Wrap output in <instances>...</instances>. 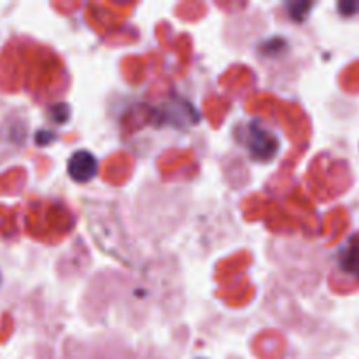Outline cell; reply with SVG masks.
I'll return each instance as SVG.
<instances>
[{
  "label": "cell",
  "instance_id": "cell-1",
  "mask_svg": "<svg viewBox=\"0 0 359 359\" xmlns=\"http://www.w3.org/2000/svg\"><path fill=\"white\" fill-rule=\"evenodd\" d=\"M248 140H249L248 146L249 149H251L252 156L259 158V160L272 158L273 153L277 151L276 137L265 128H256V126H251V128H249Z\"/></svg>",
  "mask_w": 359,
  "mask_h": 359
},
{
  "label": "cell",
  "instance_id": "cell-2",
  "mask_svg": "<svg viewBox=\"0 0 359 359\" xmlns=\"http://www.w3.org/2000/svg\"><path fill=\"white\" fill-rule=\"evenodd\" d=\"M97 172V160L88 151H77L69 160V174L74 181L88 182Z\"/></svg>",
  "mask_w": 359,
  "mask_h": 359
},
{
  "label": "cell",
  "instance_id": "cell-3",
  "mask_svg": "<svg viewBox=\"0 0 359 359\" xmlns=\"http://www.w3.org/2000/svg\"><path fill=\"white\" fill-rule=\"evenodd\" d=\"M339 265L349 276L359 279V238H351L347 245H344L339 256Z\"/></svg>",
  "mask_w": 359,
  "mask_h": 359
}]
</instances>
